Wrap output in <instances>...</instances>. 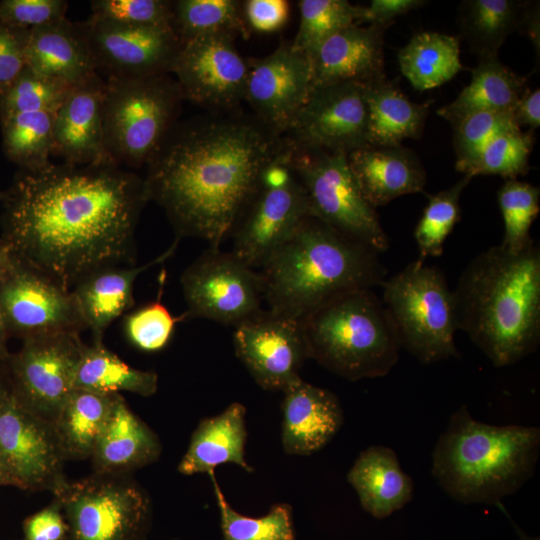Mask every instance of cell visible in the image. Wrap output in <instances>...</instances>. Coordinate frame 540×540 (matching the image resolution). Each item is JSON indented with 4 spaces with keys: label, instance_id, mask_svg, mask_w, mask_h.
Returning a JSON list of instances; mask_svg holds the SVG:
<instances>
[{
    "label": "cell",
    "instance_id": "6da1fadb",
    "mask_svg": "<svg viewBox=\"0 0 540 540\" xmlns=\"http://www.w3.org/2000/svg\"><path fill=\"white\" fill-rule=\"evenodd\" d=\"M4 240L64 289L91 272L134 265L135 230L149 201L144 178L119 165L22 170L6 192Z\"/></svg>",
    "mask_w": 540,
    "mask_h": 540
},
{
    "label": "cell",
    "instance_id": "7a4b0ae2",
    "mask_svg": "<svg viewBox=\"0 0 540 540\" xmlns=\"http://www.w3.org/2000/svg\"><path fill=\"white\" fill-rule=\"evenodd\" d=\"M288 146L284 135L241 108L179 120L147 164L149 201L163 208L176 238L219 248L265 168Z\"/></svg>",
    "mask_w": 540,
    "mask_h": 540
},
{
    "label": "cell",
    "instance_id": "3957f363",
    "mask_svg": "<svg viewBox=\"0 0 540 540\" xmlns=\"http://www.w3.org/2000/svg\"><path fill=\"white\" fill-rule=\"evenodd\" d=\"M453 292L457 329L496 367L533 353L540 341V249L500 245L479 253Z\"/></svg>",
    "mask_w": 540,
    "mask_h": 540
},
{
    "label": "cell",
    "instance_id": "277c9868",
    "mask_svg": "<svg viewBox=\"0 0 540 540\" xmlns=\"http://www.w3.org/2000/svg\"><path fill=\"white\" fill-rule=\"evenodd\" d=\"M378 252L309 216L260 267L273 313L300 320L343 294L383 283Z\"/></svg>",
    "mask_w": 540,
    "mask_h": 540
},
{
    "label": "cell",
    "instance_id": "5b68a950",
    "mask_svg": "<svg viewBox=\"0 0 540 540\" xmlns=\"http://www.w3.org/2000/svg\"><path fill=\"white\" fill-rule=\"evenodd\" d=\"M539 453L538 427L486 424L463 405L433 449L431 472L455 501L498 505L531 479Z\"/></svg>",
    "mask_w": 540,
    "mask_h": 540
},
{
    "label": "cell",
    "instance_id": "8992f818",
    "mask_svg": "<svg viewBox=\"0 0 540 540\" xmlns=\"http://www.w3.org/2000/svg\"><path fill=\"white\" fill-rule=\"evenodd\" d=\"M308 357L350 381L387 375L401 346L371 289L338 296L299 320Z\"/></svg>",
    "mask_w": 540,
    "mask_h": 540
},
{
    "label": "cell",
    "instance_id": "52a82bcc",
    "mask_svg": "<svg viewBox=\"0 0 540 540\" xmlns=\"http://www.w3.org/2000/svg\"><path fill=\"white\" fill-rule=\"evenodd\" d=\"M171 75L105 79L104 139L117 165H147L179 121L185 99Z\"/></svg>",
    "mask_w": 540,
    "mask_h": 540
},
{
    "label": "cell",
    "instance_id": "ba28073f",
    "mask_svg": "<svg viewBox=\"0 0 540 540\" xmlns=\"http://www.w3.org/2000/svg\"><path fill=\"white\" fill-rule=\"evenodd\" d=\"M381 286L401 349L423 364L459 357L453 292L439 269L415 260Z\"/></svg>",
    "mask_w": 540,
    "mask_h": 540
},
{
    "label": "cell",
    "instance_id": "9c48e42d",
    "mask_svg": "<svg viewBox=\"0 0 540 540\" xmlns=\"http://www.w3.org/2000/svg\"><path fill=\"white\" fill-rule=\"evenodd\" d=\"M53 494L68 526L66 540H147L151 502L126 475L94 473Z\"/></svg>",
    "mask_w": 540,
    "mask_h": 540
},
{
    "label": "cell",
    "instance_id": "30bf717a",
    "mask_svg": "<svg viewBox=\"0 0 540 540\" xmlns=\"http://www.w3.org/2000/svg\"><path fill=\"white\" fill-rule=\"evenodd\" d=\"M290 165L313 217L378 253L388 249V237L350 170L347 154L291 146Z\"/></svg>",
    "mask_w": 540,
    "mask_h": 540
},
{
    "label": "cell",
    "instance_id": "8fae6325",
    "mask_svg": "<svg viewBox=\"0 0 540 540\" xmlns=\"http://www.w3.org/2000/svg\"><path fill=\"white\" fill-rule=\"evenodd\" d=\"M185 318L238 325L261 310L260 273L232 252L209 247L182 273Z\"/></svg>",
    "mask_w": 540,
    "mask_h": 540
},
{
    "label": "cell",
    "instance_id": "7c38bea8",
    "mask_svg": "<svg viewBox=\"0 0 540 540\" xmlns=\"http://www.w3.org/2000/svg\"><path fill=\"white\" fill-rule=\"evenodd\" d=\"M23 340L6 362L11 392L25 408L53 424L74 389L84 343L79 334L69 333Z\"/></svg>",
    "mask_w": 540,
    "mask_h": 540
},
{
    "label": "cell",
    "instance_id": "4fadbf2b",
    "mask_svg": "<svg viewBox=\"0 0 540 540\" xmlns=\"http://www.w3.org/2000/svg\"><path fill=\"white\" fill-rule=\"evenodd\" d=\"M248 58L226 33L200 35L183 43L172 74L185 100L206 112L240 108L245 99Z\"/></svg>",
    "mask_w": 540,
    "mask_h": 540
},
{
    "label": "cell",
    "instance_id": "5bb4252c",
    "mask_svg": "<svg viewBox=\"0 0 540 540\" xmlns=\"http://www.w3.org/2000/svg\"><path fill=\"white\" fill-rule=\"evenodd\" d=\"M78 23L97 73L106 78L172 74L183 45L170 26H132L93 15Z\"/></svg>",
    "mask_w": 540,
    "mask_h": 540
},
{
    "label": "cell",
    "instance_id": "9a60e30c",
    "mask_svg": "<svg viewBox=\"0 0 540 540\" xmlns=\"http://www.w3.org/2000/svg\"><path fill=\"white\" fill-rule=\"evenodd\" d=\"M365 85L312 87L284 137L297 149L349 154L368 145Z\"/></svg>",
    "mask_w": 540,
    "mask_h": 540
},
{
    "label": "cell",
    "instance_id": "2e32d148",
    "mask_svg": "<svg viewBox=\"0 0 540 540\" xmlns=\"http://www.w3.org/2000/svg\"><path fill=\"white\" fill-rule=\"evenodd\" d=\"M0 460L21 489L54 493L67 481L53 424L25 408L12 392L0 400Z\"/></svg>",
    "mask_w": 540,
    "mask_h": 540
},
{
    "label": "cell",
    "instance_id": "e0dca14e",
    "mask_svg": "<svg viewBox=\"0 0 540 540\" xmlns=\"http://www.w3.org/2000/svg\"><path fill=\"white\" fill-rule=\"evenodd\" d=\"M0 308L8 333L23 339L86 328L72 292L18 257L0 286Z\"/></svg>",
    "mask_w": 540,
    "mask_h": 540
},
{
    "label": "cell",
    "instance_id": "ac0fdd59",
    "mask_svg": "<svg viewBox=\"0 0 540 540\" xmlns=\"http://www.w3.org/2000/svg\"><path fill=\"white\" fill-rule=\"evenodd\" d=\"M235 353L256 383L283 391L296 381L308 351L298 320L260 310L235 326Z\"/></svg>",
    "mask_w": 540,
    "mask_h": 540
},
{
    "label": "cell",
    "instance_id": "d6986e66",
    "mask_svg": "<svg viewBox=\"0 0 540 540\" xmlns=\"http://www.w3.org/2000/svg\"><path fill=\"white\" fill-rule=\"evenodd\" d=\"M309 216L308 200L295 174L282 186L259 183L233 226L231 252L260 268Z\"/></svg>",
    "mask_w": 540,
    "mask_h": 540
},
{
    "label": "cell",
    "instance_id": "ffe728a7",
    "mask_svg": "<svg viewBox=\"0 0 540 540\" xmlns=\"http://www.w3.org/2000/svg\"><path fill=\"white\" fill-rule=\"evenodd\" d=\"M245 99L252 112L284 135L312 89L309 56L283 40L270 54L248 58Z\"/></svg>",
    "mask_w": 540,
    "mask_h": 540
},
{
    "label": "cell",
    "instance_id": "44dd1931",
    "mask_svg": "<svg viewBox=\"0 0 540 540\" xmlns=\"http://www.w3.org/2000/svg\"><path fill=\"white\" fill-rule=\"evenodd\" d=\"M105 89L98 73L70 89L55 115L53 156L74 165H117L105 146Z\"/></svg>",
    "mask_w": 540,
    "mask_h": 540
},
{
    "label": "cell",
    "instance_id": "7402d4cb",
    "mask_svg": "<svg viewBox=\"0 0 540 540\" xmlns=\"http://www.w3.org/2000/svg\"><path fill=\"white\" fill-rule=\"evenodd\" d=\"M388 27L352 24L325 39L309 55L312 87L385 79L383 38Z\"/></svg>",
    "mask_w": 540,
    "mask_h": 540
},
{
    "label": "cell",
    "instance_id": "603a6c76",
    "mask_svg": "<svg viewBox=\"0 0 540 540\" xmlns=\"http://www.w3.org/2000/svg\"><path fill=\"white\" fill-rule=\"evenodd\" d=\"M282 392L281 441L285 453L308 456L324 448L343 425L338 397L301 377Z\"/></svg>",
    "mask_w": 540,
    "mask_h": 540
},
{
    "label": "cell",
    "instance_id": "cb8c5ba5",
    "mask_svg": "<svg viewBox=\"0 0 540 540\" xmlns=\"http://www.w3.org/2000/svg\"><path fill=\"white\" fill-rule=\"evenodd\" d=\"M173 244L148 263L135 266H107L82 278L71 290L86 328L93 335V343H103V336L111 323L134 304L133 287L139 274L165 262L178 245Z\"/></svg>",
    "mask_w": 540,
    "mask_h": 540
},
{
    "label": "cell",
    "instance_id": "d4e9b609",
    "mask_svg": "<svg viewBox=\"0 0 540 540\" xmlns=\"http://www.w3.org/2000/svg\"><path fill=\"white\" fill-rule=\"evenodd\" d=\"M347 159L363 196L375 209L424 190L426 173L421 162L401 145H366L349 153Z\"/></svg>",
    "mask_w": 540,
    "mask_h": 540
},
{
    "label": "cell",
    "instance_id": "484cf974",
    "mask_svg": "<svg viewBox=\"0 0 540 540\" xmlns=\"http://www.w3.org/2000/svg\"><path fill=\"white\" fill-rule=\"evenodd\" d=\"M26 61L34 72L69 87L97 74L79 23L67 18L30 29Z\"/></svg>",
    "mask_w": 540,
    "mask_h": 540
},
{
    "label": "cell",
    "instance_id": "4316f807",
    "mask_svg": "<svg viewBox=\"0 0 540 540\" xmlns=\"http://www.w3.org/2000/svg\"><path fill=\"white\" fill-rule=\"evenodd\" d=\"M161 450L157 435L118 394L90 458L96 474L126 475L155 462Z\"/></svg>",
    "mask_w": 540,
    "mask_h": 540
},
{
    "label": "cell",
    "instance_id": "83f0119b",
    "mask_svg": "<svg viewBox=\"0 0 540 540\" xmlns=\"http://www.w3.org/2000/svg\"><path fill=\"white\" fill-rule=\"evenodd\" d=\"M245 416V406L234 402L218 415L202 419L191 435L178 471L183 475L208 474L219 465L232 463L253 472L245 459Z\"/></svg>",
    "mask_w": 540,
    "mask_h": 540
},
{
    "label": "cell",
    "instance_id": "f1b7e54d",
    "mask_svg": "<svg viewBox=\"0 0 540 540\" xmlns=\"http://www.w3.org/2000/svg\"><path fill=\"white\" fill-rule=\"evenodd\" d=\"M362 508L377 519L402 509L413 497L414 484L401 468L397 454L387 446L363 450L347 474Z\"/></svg>",
    "mask_w": 540,
    "mask_h": 540
},
{
    "label": "cell",
    "instance_id": "f546056e",
    "mask_svg": "<svg viewBox=\"0 0 540 540\" xmlns=\"http://www.w3.org/2000/svg\"><path fill=\"white\" fill-rule=\"evenodd\" d=\"M529 90L527 79L504 66L498 58L479 60L470 83L437 114L452 126L464 117L481 111L511 112Z\"/></svg>",
    "mask_w": 540,
    "mask_h": 540
},
{
    "label": "cell",
    "instance_id": "4dcf8cb0",
    "mask_svg": "<svg viewBox=\"0 0 540 540\" xmlns=\"http://www.w3.org/2000/svg\"><path fill=\"white\" fill-rule=\"evenodd\" d=\"M365 100L368 145L398 146L404 139L421 136L428 113L427 104L411 101L386 78L365 85Z\"/></svg>",
    "mask_w": 540,
    "mask_h": 540
},
{
    "label": "cell",
    "instance_id": "1f68e13d",
    "mask_svg": "<svg viewBox=\"0 0 540 540\" xmlns=\"http://www.w3.org/2000/svg\"><path fill=\"white\" fill-rule=\"evenodd\" d=\"M118 394L72 390L53 422L65 460L91 457Z\"/></svg>",
    "mask_w": 540,
    "mask_h": 540
},
{
    "label": "cell",
    "instance_id": "d6a6232c",
    "mask_svg": "<svg viewBox=\"0 0 540 540\" xmlns=\"http://www.w3.org/2000/svg\"><path fill=\"white\" fill-rule=\"evenodd\" d=\"M398 60L402 74L418 91L438 87L463 70L459 38L438 32L415 34Z\"/></svg>",
    "mask_w": 540,
    "mask_h": 540
},
{
    "label": "cell",
    "instance_id": "836d02e7",
    "mask_svg": "<svg viewBox=\"0 0 540 540\" xmlns=\"http://www.w3.org/2000/svg\"><path fill=\"white\" fill-rule=\"evenodd\" d=\"M528 3L468 0L461 3L460 29L479 60L497 58L507 36L523 25Z\"/></svg>",
    "mask_w": 540,
    "mask_h": 540
},
{
    "label": "cell",
    "instance_id": "e575fe53",
    "mask_svg": "<svg viewBox=\"0 0 540 540\" xmlns=\"http://www.w3.org/2000/svg\"><path fill=\"white\" fill-rule=\"evenodd\" d=\"M74 388L101 394L126 391L149 397L158 389V375L154 371L139 370L128 365L103 343L84 344Z\"/></svg>",
    "mask_w": 540,
    "mask_h": 540
},
{
    "label": "cell",
    "instance_id": "d590c367",
    "mask_svg": "<svg viewBox=\"0 0 540 540\" xmlns=\"http://www.w3.org/2000/svg\"><path fill=\"white\" fill-rule=\"evenodd\" d=\"M57 110L23 112L0 120L3 150L22 170H38L51 163Z\"/></svg>",
    "mask_w": 540,
    "mask_h": 540
},
{
    "label": "cell",
    "instance_id": "8d00e7d4",
    "mask_svg": "<svg viewBox=\"0 0 540 540\" xmlns=\"http://www.w3.org/2000/svg\"><path fill=\"white\" fill-rule=\"evenodd\" d=\"M170 27L182 43L210 33L247 39L251 32L237 0H174Z\"/></svg>",
    "mask_w": 540,
    "mask_h": 540
},
{
    "label": "cell",
    "instance_id": "74e56055",
    "mask_svg": "<svg viewBox=\"0 0 540 540\" xmlns=\"http://www.w3.org/2000/svg\"><path fill=\"white\" fill-rule=\"evenodd\" d=\"M220 513L223 540H295L292 508L286 503L275 504L261 517L238 513L226 500L215 476L208 473Z\"/></svg>",
    "mask_w": 540,
    "mask_h": 540
},
{
    "label": "cell",
    "instance_id": "f35d334b",
    "mask_svg": "<svg viewBox=\"0 0 540 540\" xmlns=\"http://www.w3.org/2000/svg\"><path fill=\"white\" fill-rule=\"evenodd\" d=\"M295 48L308 56L329 36L352 24H361L363 6L346 0H300Z\"/></svg>",
    "mask_w": 540,
    "mask_h": 540
},
{
    "label": "cell",
    "instance_id": "ab89813d",
    "mask_svg": "<svg viewBox=\"0 0 540 540\" xmlns=\"http://www.w3.org/2000/svg\"><path fill=\"white\" fill-rule=\"evenodd\" d=\"M471 179V176L464 175L452 187L429 196L414 231L421 260L443 253L444 242L460 218L461 193Z\"/></svg>",
    "mask_w": 540,
    "mask_h": 540
},
{
    "label": "cell",
    "instance_id": "60d3db41",
    "mask_svg": "<svg viewBox=\"0 0 540 540\" xmlns=\"http://www.w3.org/2000/svg\"><path fill=\"white\" fill-rule=\"evenodd\" d=\"M497 197L504 223L500 246L511 252H520L533 243L530 228L540 210V190L512 179L502 185Z\"/></svg>",
    "mask_w": 540,
    "mask_h": 540
},
{
    "label": "cell",
    "instance_id": "b9f144b4",
    "mask_svg": "<svg viewBox=\"0 0 540 540\" xmlns=\"http://www.w3.org/2000/svg\"><path fill=\"white\" fill-rule=\"evenodd\" d=\"M534 144L531 132L515 129L504 132L481 151L464 175H500L509 180L526 174Z\"/></svg>",
    "mask_w": 540,
    "mask_h": 540
},
{
    "label": "cell",
    "instance_id": "7bdbcfd3",
    "mask_svg": "<svg viewBox=\"0 0 540 540\" xmlns=\"http://www.w3.org/2000/svg\"><path fill=\"white\" fill-rule=\"evenodd\" d=\"M71 88L26 66L0 93V120L23 112L56 111Z\"/></svg>",
    "mask_w": 540,
    "mask_h": 540
},
{
    "label": "cell",
    "instance_id": "ee69618b",
    "mask_svg": "<svg viewBox=\"0 0 540 540\" xmlns=\"http://www.w3.org/2000/svg\"><path fill=\"white\" fill-rule=\"evenodd\" d=\"M166 273L162 271L157 299L130 314L124 321V330L129 342L143 352H158L164 349L173 337L176 324L186 320L184 313L173 316L161 302Z\"/></svg>",
    "mask_w": 540,
    "mask_h": 540
},
{
    "label": "cell",
    "instance_id": "f6af8a7d",
    "mask_svg": "<svg viewBox=\"0 0 540 540\" xmlns=\"http://www.w3.org/2000/svg\"><path fill=\"white\" fill-rule=\"evenodd\" d=\"M453 128L455 167L464 174L490 141L504 132L520 129L513 113L495 111L472 113L454 124Z\"/></svg>",
    "mask_w": 540,
    "mask_h": 540
},
{
    "label": "cell",
    "instance_id": "bcb514c9",
    "mask_svg": "<svg viewBox=\"0 0 540 540\" xmlns=\"http://www.w3.org/2000/svg\"><path fill=\"white\" fill-rule=\"evenodd\" d=\"M171 0H94L95 17L132 26H170Z\"/></svg>",
    "mask_w": 540,
    "mask_h": 540
},
{
    "label": "cell",
    "instance_id": "7dc6e473",
    "mask_svg": "<svg viewBox=\"0 0 540 540\" xmlns=\"http://www.w3.org/2000/svg\"><path fill=\"white\" fill-rule=\"evenodd\" d=\"M64 0H3L0 22L11 27L32 29L66 18Z\"/></svg>",
    "mask_w": 540,
    "mask_h": 540
},
{
    "label": "cell",
    "instance_id": "c3c4849f",
    "mask_svg": "<svg viewBox=\"0 0 540 540\" xmlns=\"http://www.w3.org/2000/svg\"><path fill=\"white\" fill-rule=\"evenodd\" d=\"M29 35V29L11 27L0 22V93L27 66Z\"/></svg>",
    "mask_w": 540,
    "mask_h": 540
},
{
    "label": "cell",
    "instance_id": "681fc988",
    "mask_svg": "<svg viewBox=\"0 0 540 540\" xmlns=\"http://www.w3.org/2000/svg\"><path fill=\"white\" fill-rule=\"evenodd\" d=\"M242 12L250 32L273 33L288 22L290 3L286 0H245Z\"/></svg>",
    "mask_w": 540,
    "mask_h": 540
},
{
    "label": "cell",
    "instance_id": "f907efd6",
    "mask_svg": "<svg viewBox=\"0 0 540 540\" xmlns=\"http://www.w3.org/2000/svg\"><path fill=\"white\" fill-rule=\"evenodd\" d=\"M23 540H66L68 526L60 503L54 498L45 508L27 517Z\"/></svg>",
    "mask_w": 540,
    "mask_h": 540
},
{
    "label": "cell",
    "instance_id": "816d5d0a",
    "mask_svg": "<svg viewBox=\"0 0 540 540\" xmlns=\"http://www.w3.org/2000/svg\"><path fill=\"white\" fill-rule=\"evenodd\" d=\"M424 4L422 0H372L362 8L361 24L391 26L395 18Z\"/></svg>",
    "mask_w": 540,
    "mask_h": 540
},
{
    "label": "cell",
    "instance_id": "f5cc1de1",
    "mask_svg": "<svg viewBox=\"0 0 540 540\" xmlns=\"http://www.w3.org/2000/svg\"><path fill=\"white\" fill-rule=\"evenodd\" d=\"M513 118L516 124L529 125L536 129L540 125V90L539 88L530 92L528 90L518 101L514 110Z\"/></svg>",
    "mask_w": 540,
    "mask_h": 540
},
{
    "label": "cell",
    "instance_id": "db71d44e",
    "mask_svg": "<svg viewBox=\"0 0 540 540\" xmlns=\"http://www.w3.org/2000/svg\"><path fill=\"white\" fill-rule=\"evenodd\" d=\"M521 28H526L528 36L530 37L537 54H539V9L536 5L528 4L526 9L523 25Z\"/></svg>",
    "mask_w": 540,
    "mask_h": 540
},
{
    "label": "cell",
    "instance_id": "11a10c76",
    "mask_svg": "<svg viewBox=\"0 0 540 540\" xmlns=\"http://www.w3.org/2000/svg\"><path fill=\"white\" fill-rule=\"evenodd\" d=\"M16 256L4 239H0V286L12 270Z\"/></svg>",
    "mask_w": 540,
    "mask_h": 540
},
{
    "label": "cell",
    "instance_id": "9f6ffc18",
    "mask_svg": "<svg viewBox=\"0 0 540 540\" xmlns=\"http://www.w3.org/2000/svg\"><path fill=\"white\" fill-rule=\"evenodd\" d=\"M9 333L7 330L6 322L0 308V362L6 363L10 357L7 350V337Z\"/></svg>",
    "mask_w": 540,
    "mask_h": 540
},
{
    "label": "cell",
    "instance_id": "6f0895ef",
    "mask_svg": "<svg viewBox=\"0 0 540 540\" xmlns=\"http://www.w3.org/2000/svg\"><path fill=\"white\" fill-rule=\"evenodd\" d=\"M11 392L6 363L0 362V400Z\"/></svg>",
    "mask_w": 540,
    "mask_h": 540
},
{
    "label": "cell",
    "instance_id": "680465c9",
    "mask_svg": "<svg viewBox=\"0 0 540 540\" xmlns=\"http://www.w3.org/2000/svg\"><path fill=\"white\" fill-rule=\"evenodd\" d=\"M5 485L15 486V483L0 460V486Z\"/></svg>",
    "mask_w": 540,
    "mask_h": 540
},
{
    "label": "cell",
    "instance_id": "91938a15",
    "mask_svg": "<svg viewBox=\"0 0 540 540\" xmlns=\"http://www.w3.org/2000/svg\"><path fill=\"white\" fill-rule=\"evenodd\" d=\"M515 529L519 535V540H540L539 537H530L528 535H526L521 529H519L515 524Z\"/></svg>",
    "mask_w": 540,
    "mask_h": 540
},
{
    "label": "cell",
    "instance_id": "94428289",
    "mask_svg": "<svg viewBox=\"0 0 540 540\" xmlns=\"http://www.w3.org/2000/svg\"><path fill=\"white\" fill-rule=\"evenodd\" d=\"M6 198V192H0V201L5 200Z\"/></svg>",
    "mask_w": 540,
    "mask_h": 540
},
{
    "label": "cell",
    "instance_id": "6125c7cd",
    "mask_svg": "<svg viewBox=\"0 0 540 540\" xmlns=\"http://www.w3.org/2000/svg\"><path fill=\"white\" fill-rule=\"evenodd\" d=\"M175 540H177V539H175Z\"/></svg>",
    "mask_w": 540,
    "mask_h": 540
}]
</instances>
